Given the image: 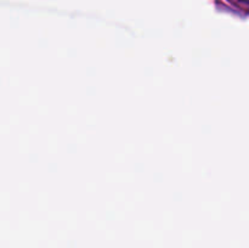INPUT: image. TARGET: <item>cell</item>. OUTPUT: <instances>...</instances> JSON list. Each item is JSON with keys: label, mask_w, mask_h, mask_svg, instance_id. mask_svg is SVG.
I'll return each instance as SVG.
<instances>
[{"label": "cell", "mask_w": 249, "mask_h": 248, "mask_svg": "<svg viewBox=\"0 0 249 248\" xmlns=\"http://www.w3.org/2000/svg\"><path fill=\"white\" fill-rule=\"evenodd\" d=\"M240 2H245V4H249V0H237Z\"/></svg>", "instance_id": "cell-1"}]
</instances>
